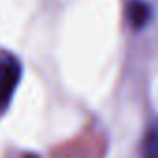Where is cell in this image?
<instances>
[{
  "label": "cell",
  "mask_w": 158,
  "mask_h": 158,
  "mask_svg": "<svg viewBox=\"0 0 158 158\" xmlns=\"http://www.w3.org/2000/svg\"><path fill=\"white\" fill-rule=\"evenodd\" d=\"M23 78V65L11 54L0 56V114L8 110Z\"/></svg>",
  "instance_id": "6da1fadb"
},
{
  "label": "cell",
  "mask_w": 158,
  "mask_h": 158,
  "mask_svg": "<svg viewBox=\"0 0 158 158\" xmlns=\"http://www.w3.org/2000/svg\"><path fill=\"white\" fill-rule=\"evenodd\" d=\"M141 158H158V119H154L149 125V128L143 136Z\"/></svg>",
  "instance_id": "3957f363"
},
{
  "label": "cell",
  "mask_w": 158,
  "mask_h": 158,
  "mask_svg": "<svg viewBox=\"0 0 158 158\" xmlns=\"http://www.w3.org/2000/svg\"><path fill=\"white\" fill-rule=\"evenodd\" d=\"M152 17V10H151V4L145 2V0H128L127 4V19H128V24L134 28V30H141L149 24Z\"/></svg>",
  "instance_id": "7a4b0ae2"
}]
</instances>
